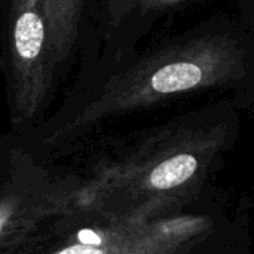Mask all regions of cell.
Wrapping results in <instances>:
<instances>
[{"instance_id":"obj_1","label":"cell","mask_w":254,"mask_h":254,"mask_svg":"<svg viewBox=\"0 0 254 254\" xmlns=\"http://www.w3.org/2000/svg\"><path fill=\"white\" fill-rule=\"evenodd\" d=\"M232 104L193 110L147 131L80 183L88 220L153 222L195 205L240 135Z\"/></svg>"},{"instance_id":"obj_2","label":"cell","mask_w":254,"mask_h":254,"mask_svg":"<svg viewBox=\"0 0 254 254\" xmlns=\"http://www.w3.org/2000/svg\"><path fill=\"white\" fill-rule=\"evenodd\" d=\"M254 76V46L231 25H208L156 49L113 74L63 132L213 88H243Z\"/></svg>"},{"instance_id":"obj_3","label":"cell","mask_w":254,"mask_h":254,"mask_svg":"<svg viewBox=\"0 0 254 254\" xmlns=\"http://www.w3.org/2000/svg\"><path fill=\"white\" fill-rule=\"evenodd\" d=\"M217 231L219 216L207 211H186L153 222L88 220L46 254H168Z\"/></svg>"},{"instance_id":"obj_4","label":"cell","mask_w":254,"mask_h":254,"mask_svg":"<svg viewBox=\"0 0 254 254\" xmlns=\"http://www.w3.org/2000/svg\"><path fill=\"white\" fill-rule=\"evenodd\" d=\"M9 22V104L19 125L43 107L57 67L46 0H12Z\"/></svg>"},{"instance_id":"obj_5","label":"cell","mask_w":254,"mask_h":254,"mask_svg":"<svg viewBox=\"0 0 254 254\" xmlns=\"http://www.w3.org/2000/svg\"><path fill=\"white\" fill-rule=\"evenodd\" d=\"M80 183L43 179L0 189V249L24 241L49 222L80 214Z\"/></svg>"},{"instance_id":"obj_6","label":"cell","mask_w":254,"mask_h":254,"mask_svg":"<svg viewBox=\"0 0 254 254\" xmlns=\"http://www.w3.org/2000/svg\"><path fill=\"white\" fill-rule=\"evenodd\" d=\"M51 45L57 65L68 58L79 33L83 0H46Z\"/></svg>"},{"instance_id":"obj_7","label":"cell","mask_w":254,"mask_h":254,"mask_svg":"<svg viewBox=\"0 0 254 254\" xmlns=\"http://www.w3.org/2000/svg\"><path fill=\"white\" fill-rule=\"evenodd\" d=\"M189 0H107V22L110 28H119L131 15L155 13Z\"/></svg>"},{"instance_id":"obj_8","label":"cell","mask_w":254,"mask_h":254,"mask_svg":"<svg viewBox=\"0 0 254 254\" xmlns=\"http://www.w3.org/2000/svg\"><path fill=\"white\" fill-rule=\"evenodd\" d=\"M229 235H231V229H225V231L220 229L196 244H192L189 247L168 254H226L231 252V244H223V243L229 240L228 238Z\"/></svg>"},{"instance_id":"obj_9","label":"cell","mask_w":254,"mask_h":254,"mask_svg":"<svg viewBox=\"0 0 254 254\" xmlns=\"http://www.w3.org/2000/svg\"><path fill=\"white\" fill-rule=\"evenodd\" d=\"M235 250H237V249H235ZM235 250L232 249V250H231V252H229V253H228V254H232V253H234V252H235ZM240 254H244V253H240Z\"/></svg>"}]
</instances>
